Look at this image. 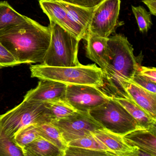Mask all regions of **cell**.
<instances>
[{
	"label": "cell",
	"instance_id": "cell-1",
	"mask_svg": "<svg viewBox=\"0 0 156 156\" xmlns=\"http://www.w3.org/2000/svg\"><path fill=\"white\" fill-rule=\"evenodd\" d=\"M50 25L30 18L27 21L0 31V42L22 64H42L51 39Z\"/></svg>",
	"mask_w": 156,
	"mask_h": 156
},
{
	"label": "cell",
	"instance_id": "cell-2",
	"mask_svg": "<svg viewBox=\"0 0 156 156\" xmlns=\"http://www.w3.org/2000/svg\"><path fill=\"white\" fill-rule=\"evenodd\" d=\"M140 66L127 37L122 34L108 37L107 68L103 73L101 91L109 97H128L123 84L132 80Z\"/></svg>",
	"mask_w": 156,
	"mask_h": 156
},
{
	"label": "cell",
	"instance_id": "cell-3",
	"mask_svg": "<svg viewBox=\"0 0 156 156\" xmlns=\"http://www.w3.org/2000/svg\"><path fill=\"white\" fill-rule=\"evenodd\" d=\"M31 76L66 84L87 85L101 88L104 85L103 71L96 64L56 67L38 64L30 66Z\"/></svg>",
	"mask_w": 156,
	"mask_h": 156
},
{
	"label": "cell",
	"instance_id": "cell-4",
	"mask_svg": "<svg viewBox=\"0 0 156 156\" xmlns=\"http://www.w3.org/2000/svg\"><path fill=\"white\" fill-rule=\"evenodd\" d=\"M50 25L51 42L42 64L56 67L81 65L77 56L80 40L53 22Z\"/></svg>",
	"mask_w": 156,
	"mask_h": 156
},
{
	"label": "cell",
	"instance_id": "cell-5",
	"mask_svg": "<svg viewBox=\"0 0 156 156\" xmlns=\"http://www.w3.org/2000/svg\"><path fill=\"white\" fill-rule=\"evenodd\" d=\"M51 122L49 109L45 103L25 100L0 115L2 131L12 140L16 133L26 126Z\"/></svg>",
	"mask_w": 156,
	"mask_h": 156
},
{
	"label": "cell",
	"instance_id": "cell-6",
	"mask_svg": "<svg viewBox=\"0 0 156 156\" xmlns=\"http://www.w3.org/2000/svg\"><path fill=\"white\" fill-rule=\"evenodd\" d=\"M88 112L105 129L120 136L141 129L128 111L111 97Z\"/></svg>",
	"mask_w": 156,
	"mask_h": 156
},
{
	"label": "cell",
	"instance_id": "cell-7",
	"mask_svg": "<svg viewBox=\"0 0 156 156\" xmlns=\"http://www.w3.org/2000/svg\"><path fill=\"white\" fill-rule=\"evenodd\" d=\"M120 0H103L96 6L87 33L107 38L115 33L120 23Z\"/></svg>",
	"mask_w": 156,
	"mask_h": 156
},
{
	"label": "cell",
	"instance_id": "cell-8",
	"mask_svg": "<svg viewBox=\"0 0 156 156\" xmlns=\"http://www.w3.org/2000/svg\"><path fill=\"white\" fill-rule=\"evenodd\" d=\"M57 127L66 144L92 134L95 130L105 129L88 112L76 110L67 117L51 121Z\"/></svg>",
	"mask_w": 156,
	"mask_h": 156
},
{
	"label": "cell",
	"instance_id": "cell-9",
	"mask_svg": "<svg viewBox=\"0 0 156 156\" xmlns=\"http://www.w3.org/2000/svg\"><path fill=\"white\" fill-rule=\"evenodd\" d=\"M109 98V97L96 87L67 84L64 100L75 110L88 112L105 103Z\"/></svg>",
	"mask_w": 156,
	"mask_h": 156
},
{
	"label": "cell",
	"instance_id": "cell-10",
	"mask_svg": "<svg viewBox=\"0 0 156 156\" xmlns=\"http://www.w3.org/2000/svg\"><path fill=\"white\" fill-rule=\"evenodd\" d=\"M39 4L43 12L53 22L69 32L81 41L85 40L86 31L74 22L59 0H39Z\"/></svg>",
	"mask_w": 156,
	"mask_h": 156
},
{
	"label": "cell",
	"instance_id": "cell-11",
	"mask_svg": "<svg viewBox=\"0 0 156 156\" xmlns=\"http://www.w3.org/2000/svg\"><path fill=\"white\" fill-rule=\"evenodd\" d=\"M66 87L67 84L64 83L40 79L37 86L28 91L23 100L40 103L64 100Z\"/></svg>",
	"mask_w": 156,
	"mask_h": 156
},
{
	"label": "cell",
	"instance_id": "cell-12",
	"mask_svg": "<svg viewBox=\"0 0 156 156\" xmlns=\"http://www.w3.org/2000/svg\"><path fill=\"white\" fill-rule=\"evenodd\" d=\"M123 88L127 96L156 119V94L151 93L132 82H126Z\"/></svg>",
	"mask_w": 156,
	"mask_h": 156
},
{
	"label": "cell",
	"instance_id": "cell-13",
	"mask_svg": "<svg viewBox=\"0 0 156 156\" xmlns=\"http://www.w3.org/2000/svg\"><path fill=\"white\" fill-rule=\"evenodd\" d=\"M85 40L87 57L97 64L104 73L107 68L108 38L87 32Z\"/></svg>",
	"mask_w": 156,
	"mask_h": 156
},
{
	"label": "cell",
	"instance_id": "cell-14",
	"mask_svg": "<svg viewBox=\"0 0 156 156\" xmlns=\"http://www.w3.org/2000/svg\"><path fill=\"white\" fill-rule=\"evenodd\" d=\"M156 131L147 129H136L123 136L126 142L132 147L156 156Z\"/></svg>",
	"mask_w": 156,
	"mask_h": 156
},
{
	"label": "cell",
	"instance_id": "cell-15",
	"mask_svg": "<svg viewBox=\"0 0 156 156\" xmlns=\"http://www.w3.org/2000/svg\"><path fill=\"white\" fill-rule=\"evenodd\" d=\"M92 133L116 156H129L136 148L129 145L123 136L112 133L105 129L95 130Z\"/></svg>",
	"mask_w": 156,
	"mask_h": 156
},
{
	"label": "cell",
	"instance_id": "cell-16",
	"mask_svg": "<svg viewBox=\"0 0 156 156\" xmlns=\"http://www.w3.org/2000/svg\"><path fill=\"white\" fill-rule=\"evenodd\" d=\"M119 103L136 120L141 129L156 131V119L129 97L112 98Z\"/></svg>",
	"mask_w": 156,
	"mask_h": 156
},
{
	"label": "cell",
	"instance_id": "cell-17",
	"mask_svg": "<svg viewBox=\"0 0 156 156\" xmlns=\"http://www.w3.org/2000/svg\"><path fill=\"white\" fill-rule=\"evenodd\" d=\"M24 156H64V151L39 136L23 150Z\"/></svg>",
	"mask_w": 156,
	"mask_h": 156
},
{
	"label": "cell",
	"instance_id": "cell-18",
	"mask_svg": "<svg viewBox=\"0 0 156 156\" xmlns=\"http://www.w3.org/2000/svg\"><path fill=\"white\" fill-rule=\"evenodd\" d=\"M71 20L81 26L87 33V30L94 10L95 7L87 8L59 0Z\"/></svg>",
	"mask_w": 156,
	"mask_h": 156
},
{
	"label": "cell",
	"instance_id": "cell-19",
	"mask_svg": "<svg viewBox=\"0 0 156 156\" xmlns=\"http://www.w3.org/2000/svg\"><path fill=\"white\" fill-rule=\"evenodd\" d=\"M29 19L16 11L7 1L0 2V31L23 23Z\"/></svg>",
	"mask_w": 156,
	"mask_h": 156
},
{
	"label": "cell",
	"instance_id": "cell-20",
	"mask_svg": "<svg viewBox=\"0 0 156 156\" xmlns=\"http://www.w3.org/2000/svg\"><path fill=\"white\" fill-rule=\"evenodd\" d=\"M35 125L39 136L65 151L67 145L57 127L51 122Z\"/></svg>",
	"mask_w": 156,
	"mask_h": 156
},
{
	"label": "cell",
	"instance_id": "cell-21",
	"mask_svg": "<svg viewBox=\"0 0 156 156\" xmlns=\"http://www.w3.org/2000/svg\"><path fill=\"white\" fill-rule=\"evenodd\" d=\"M44 103L49 109L51 121L65 118L76 111L63 100Z\"/></svg>",
	"mask_w": 156,
	"mask_h": 156
},
{
	"label": "cell",
	"instance_id": "cell-22",
	"mask_svg": "<svg viewBox=\"0 0 156 156\" xmlns=\"http://www.w3.org/2000/svg\"><path fill=\"white\" fill-rule=\"evenodd\" d=\"M67 146L85 148L89 149L102 151L113 153L105 144H103L92 133L90 135L70 141L67 144Z\"/></svg>",
	"mask_w": 156,
	"mask_h": 156
},
{
	"label": "cell",
	"instance_id": "cell-23",
	"mask_svg": "<svg viewBox=\"0 0 156 156\" xmlns=\"http://www.w3.org/2000/svg\"><path fill=\"white\" fill-rule=\"evenodd\" d=\"M35 125L26 126L19 130L13 138L16 145L22 150L39 137Z\"/></svg>",
	"mask_w": 156,
	"mask_h": 156
},
{
	"label": "cell",
	"instance_id": "cell-24",
	"mask_svg": "<svg viewBox=\"0 0 156 156\" xmlns=\"http://www.w3.org/2000/svg\"><path fill=\"white\" fill-rule=\"evenodd\" d=\"M0 156H24L22 150L2 131L1 125Z\"/></svg>",
	"mask_w": 156,
	"mask_h": 156
},
{
	"label": "cell",
	"instance_id": "cell-25",
	"mask_svg": "<svg viewBox=\"0 0 156 156\" xmlns=\"http://www.w3.org/2000/svg\"><path fill=\"white\" fill-rule=\"evenodd\" d=\"M131 8L140 31L143 34L147 33L153 24L150 12L147 11L144 7L141 6H132Z\"/></svg>",
	"mask_w": 156,
	"mask_h": 156
},
{
	"label": "cell",
	"instance_id": "cell-26",
	"mask_svg": "<svg viewBox=\"0 0 156 156\" xmlns=\"http://www.w3.org/2000/svg\"><path fill=\"white\" fill-rule=\"evenodd\" d=\"M65 156H115V155L114 153L108 151L67 146L64 151Z\"/></svg>",
	"mask_w": 156,
	"mask_h": 156
},
{
	"label": "cell",
	"instance_id": "cell-27",
	"mask_svg": "<svg viewBox=\"0 0 156 156\" xmlns=\"http://www.w3.org/2000/svg\"><path fill=\"white\" fill-rule=\"evenodd\" d=\"M21 65L12 54L0 42V69Z\"/></svg>",
	"mask_w": 156,
	"mask_h": 156
},
{
	"label": "cell",
	"instance_id": "cell-28",
	"mask_svg": "<svg viewBox=\"0 0 156 156\" xmlns=\"http://www.w3.org/2000/svg\"><path fill=\"white\" fill-rule=\"evenodd\" d=\"M130 82H133L137 85L149 92L156 94V83L152 82L148 78L141 75L137 72L134 75L132 80Z\"/></svg>",
	"mask_w": 156,
	"mask_h": 156
},
{
	"label": "cell",
	"instance_id": "cell-29",
	"mask_svg": "<svg viewBox=\"0 0 156 156\" xmlns=\"http://www.w3.org/2000/svg\"><path fill=\"white\" fill-rule=\"evenodd\" d=\"M137 72L152 82L156 83V69L155 67L150 68L140 66Z\"/></svg>",
	"mask_w": 156,
	"mask_h": 156
},
{
	"label": "cell",
	"instance_id": "cell-30",
	"mask_svg": "<svg viewBox=\"0 0 156 156\" xmlns=\"http://www.w3.org/2000/svg\"><path fill=\"white\" fill-rule=\"evenodd\" d=\"M63 1L87 8H93L97 6L103 0H62Z\"/></svg>",
	"mask_w": 156,
	"mask_h": 156
},
{
	"label": "cell",
	"instance_id": "cell-31",
	"mask_svg": "<svg viewBox=\"0 0 156 156\" xmlns=\"http://www.w3.org/2000/svg\"><path fill=\"white\" fill-rule=\"evenodd\" d=\"M142 2L148 8L151 15H156V0H142Z\"/></svg>",
	"mask_w": 156,
	"mask_h": 156
}]
</instances>
